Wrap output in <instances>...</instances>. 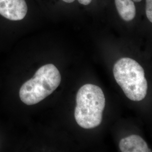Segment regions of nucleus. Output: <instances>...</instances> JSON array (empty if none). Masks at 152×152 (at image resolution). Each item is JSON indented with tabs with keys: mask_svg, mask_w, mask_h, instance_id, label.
<instances>
[{
	"mask_svg": "<svg viewBox=\"0 0 152 152\" xmlns=\"http://www.w3.org/2000/svg\"><path fill=\"white\" fill-rule=\"evenodd\" d=\"M146 15L148 20L152 22V0H146Z\"/></svg>",
	"mask_w": 152,
	"mask_h": 152,
	"instance_id": "7",
	"label": "nucleus"
},
{
	"mask_svg": "<svg viewBox=\"0 0 152 152\" xmlns=\"http://www.w3.org/2000/svg\"><path fill=\"white\" fill-rule=\"evenodd\" d=\"M105 105V96L100 87L89 83L82 86L77 94L75 111L78 125L86 129L100 125Z\"/></svg>",
	"mask_w": 152,
	"mask_h": 152,
	"instance_id": "1",
	"label": "nucleus"
},
{
	"mask_svg": "<svg viewBox=\"0 0 152 152\" xmlns=\"http://www.w3.org/2000/svg\"><path fill=\"white\" fill-rule=\"evenodd\" d=\"M78 1L82 5H88L91 2L92 0H78Z\"/></svg>",
	"mask_w": 152,
	"mask_h": 152,
	"instance_id": "8",
	"label": "nucleus"
},
{
	"mask_svg": "<svg viewBox=\"0 0 152 152\" xmlns=\"http://www.w3.org/2000/svg\"><path fill=\"white\" fill-rule=\"evenodd\" d=\"M63 1L66 2V3H72L73 2H74L75 0H62Z\"/></svg>",
	"mask_w": 152,
	"mask_h": 152,
	"instance_id": "9",
	"label": "nucleus"
},
{
	"mask_svg": "<svg viewBox=\"0 0 152 152\" xmlns=\"http://www.w3.org/2000/svg\"><path fill=\"white\" fill-rule=\"evenodd\" d=\"M142 0H115V4L120 16L125 21H131L136 15V7L134 2Z\"/></svg>",
	"mask_w": 152,
	"mask_h": 152,
	"instance_id": "6",
	"label": "nucleus"
},
{
	"mask_svg": "<svg viewBox=\"0 0 152 152\" xmlns=\"http://www.w3.org/2000/svg\"><path fill=\"white\" fill-rule=\"evenodd\" d=\"M122 152H149L151 150L148 147L147 142L140 136L132 135L121 140L119 144Z\"/></svg>",
	"mask_w": 152,
	"mask_h": 152,
	"instance_id": "5",
	"label": "nucleus"
},
{
	"mask_svg": "<svg viewBox=\"0 0 152 152\" xmlns=\"http://www.w3.org/2000/svg\"><path fill=\"white\" fill-rule=\"evenodd\" d=\"M113 75L126 96L132 101H141L147 95L148 83L141 65L134 59L121 58L113 67Z\"/></svg>",
	"mask_w": 152,
	"mask_h": 152,
	"instance_id": "2",
	"label": "nucleus"
},
{
	"mask_svg": "<svg viewBox=\"0 0 152 152\" xmlns=\"http://www.w3.org/2000/svg\"><path fill=\"white\" fill-rule=\"evenodd\" d=\"M27 12L26 0H0V15L7 20H22Z\"/></svg>",
	"mask_w": 152,
	"mask_h": 152,
	"instance_id": "4",
	"label": "nucleus"
},
{
	"mask_svg": "<svg viewBox=\"0 0 152 152\" xmlns=\"http://www.w3.org/2000/svg\"><path fill=\"white\" fill-rule=\"evenodd\" d=\"M61 76L52 64L39 68L32 78L25 82L20 89L19 96L27 105H34L43 100L54 91L60 85Z\"/></svg>",
	"mask_w": 152,
	"mask_h": 152,
	"instance_id": "3",
	"label": "nucleus"
}]
</instances>
